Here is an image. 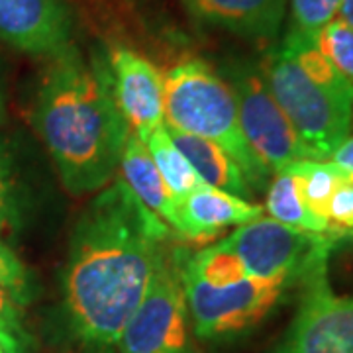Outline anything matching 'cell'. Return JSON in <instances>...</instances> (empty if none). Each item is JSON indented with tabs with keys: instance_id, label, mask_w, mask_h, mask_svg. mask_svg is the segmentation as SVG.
Listing matches in <instances>:
<instances>
[{
	"instance_id": "cell-11",
	"label": "cell",
	"mask_w": 353,
	"mask_h": 353,
	"mask_svg": "<svg viewBox=\"0 0 353 353\" xmlns=\"http://www.w3.org/2000/svg\"><path fill=\"white\" fill-rule=\"evenodd\" d=\"M106 63L116 104L130 132L145 143L163 126V75L150 59L124 46L108 51Z\"/></svg>"
},
{
	"instance_id": "cell-6",
	"label": "cell",
	"mask_w": 353,
	"mask_h": 353,
	"mask_svg": "<svg viewBox=\"0 0 353 353\" xmlns=\"http://www.w3.org/2000/svg\"><path fill=\"white\" fill-rule=\"evenodd\" d=\"M181 275L190 324L194 336L201 340L236 338L259 326L294 283L283 277H248L228 287H210L187 275L183 267Z\"/></svg>"
},
{
	"instance_id": "cell-10",
	"label": "cell",
	"mask_w": 353,
	"mask_h": 353,
	"mask_svg": "<svg viewBox=\"0 0 353 353\" xmlns=\"http://www.w3.org/2000/svg\"><path fill=\"white\" fill-rule=\"evenodd\" d=\"M75 20L67 0H0V41L53 59L73 48Z\"/></svg>"
},
{
	"instance_id": "cell-4",
	"label": "cell",
	"mask_w": 353,
	"mask_h": 353,
	"mask_svg": "<svg viewBox=\"0 0 353 353\" xmlns=\"http://www.w3.org/2000/svg\"><path fill=\"white\" fill-rule=\"evenodd\" d=\"M163 124L214 141L240 165L253 194L267 189L273 175L241 132L232 88L206 61L183 59L165 73Z\"/></svg>"
},
{
	"instance_id": "cell-7",
	"label": "cell",
	"mask_w": 353,
	"mask_h": 353,
	"mask_svg": "<svg viewBox=\"0 0 353 353\" xmlns=\"http://www.w3.org/2000/svg\"><path fill=\"white\" fill-rule=\"evenodd\" d=\"M224 81L232 88L241 132L271 175L294 161L312 159L275 101L261 65L248 59L234 61L226 69Z\"/></svg>"
},
{
	"instance_id": "cell-1",
	"label": "cell",
	"mask_w": 353,
	"mask_h": 353,
	"mask_svg": "<svg viewBox=\"0 0 353 353\" xmlns=\"http://www.w3.org/2000/svg\"><path fill=\"white\" fill-rule=\"evenodd\" d=\"M171 228L148 210L122 179L88 202L69 240L63 308L81 347H116L161 263Z\"/></svg>"
},
{
	"instance_id": "cell-3",
	"label": "cell",
	"mask_w": 353,
	"mask_h": 353,
	"mask_svg": "<svg viewBox=\"0 0 353 353\" xmlns=\"http://www.w3.org/2000/svg\"><path fill=\"white\" fill-rule=\"evenodd\" d=\"M265 81L312 159L324 161L352 134L353 87L314 39L290 28L261 61Z\"/></svg>"
},
{
	"instance_id": "cell-16",
	"label": "cell",
	"mask_w": 353,
	"mask_h": 353,
	"mask_svg": "<svg viewBox=\"0 0 353 353\" xmlns=\"http://www.w3.org/2000/svg\"><path fill=\"white\" fill-rule=\"evenodd\" d=\"M265 210L275 222L283 224V226L312 232V234H330L328 224L312 214L310 208L306 206L303 194H301L299 181L289 167L281 169L271 176V181L267 185Z\"/></svg>"
},
{
	"instance_id": "cell-29",
	"label": "cell",
	"mask_w": 353,
	"mask_h": 353,
	"mask_svg": "<svg viewBox=\"0 0 353 353\" xmlns=\"http://www.w3.org/2000/svg\"><path fill=\"white\" fill-rule=\"evenodd\" d=\"M0 353H4V350H2V345H0Z\"/></svg>"
},
{
	"instance_id": "cell-27",
	"label": "cell",
	"mask_w": 353,
	"mask_h": 353,
	"mask_svg": "<svg viewBox=\"0 0 353 353\" xmlns=\"http://www.w3.org/2000/svg\"><path fill=\"white\" fill-rule=\"evenodd\" d=\"M338 18L343 20L350 28H353V0H341Z\"/></svg>"
},
{
	"instance_id": "cell-5",
	"label": "cell",
	"mask_w": 353,
	"mask_h": 353,
	"mask_svg": "<svg viewBox=\"0 0 353 353\" xmlns=\"http://www.w3.org/2000/svg\"><path fill=\"white\" fill-rule=\"evenodd\" d=\"M181 250H167L118 341V353H201L181 275Z\"/></svg>"
},
{
	"instance_id": "cell-8",
	"label": "cell",
	"mask_w": 353,
	"mask_h": 353,
	"mask_svg": "<svg viewBox=\"0 0 353 353\" xmlns=\"http://www.w3.org/2000/svg\"><path fill=\"white\" fill-rule=\"evenodd\" d=\"M336 238L283 226L261 216L236 228L224 241L240 257L248 277L304 281L314 269L326 265Z\"/></svg>"
},
{
	"instance_id": "cell-22",
	"label": "cell",
	"mask_w": 353,
	"mask_h": 353,
	"mask_svg": "<svg viewBox=\"0 0 353 353\" xmlns=\"http://www.w3.org/2000/svg\"><path fill=\"white\" fill-rule=\"evenodd\" d=\"M341 0H290L292 28L306 36H316L340 14Z\"/></svg>"
},
{
	"instance_id": "cell-21",
	"label": "cell",
	"mask_w": 353,
	"mask_h": 353,
	"mask_svg": "<svg viewBox=\"0 0 353 353\" xmlns=\"http://www.w3.org/2000/svg\"><path fill=\"white\" fill-rule=\"evenodd\" d=\"M0 345L4 353H30L32 338L24 326L22 304L0 287Z\"/></svg>"
},
{
	"instance_id": "cell-20",
	"label": "cell",
	"mask_w": 353,
	"mask_h": 353,
	"mask_svg": "<svg viewBox=\"0 0 353 353\" xmlns=\"http://www.w3.org/2000/svg\"><path fill=\"white\" fill-rule=\"evenodd\" d=\"M314 39L316 48L322 51L341 75L350 81L353 87V28L343 20L336 18L328 26H324Z\"/></svg>"
},
{
	"instance_id": "cell-19",
	"label": "cell",
	"mask_w": 353,
	"mask_h": 353,
	"mask_svg": "<svg viewBox=\"0 0 353 353\" xmlns=\"http://www.w3.org/2000/svg\"><path fill=\"white\" fill-rule=\"evenodd\" d=\"M181 267L187 275L199 279L210 287H228L248 279L240 257L228 248L224 240L192 255L185 253Z\"/></svg>"
},
{
	"instance_id": "cell-17",
	"label": "cell",
	"mask_w": 353,
	"mask_h": 353,
	"mask_svg": "<svg viewBox=\"0 0 353 353\" xmlns=\"http://www.w3.org/2000/svg\"><path fill=\"white\" fill-rule=\"evenodd\" d=\"M148 152L152 155L153 163L157 165L159 173L165 179L167 187L176 196V201L185 199L192 190L204 187L202 179L196 175L192 165L187 161V157L179 152L173 139L169 136L165 124L153 132L150 139L145 141Z\"/></svg>"
},
{
	"instance_id": "cell-2",
	"label": "cell",
	"mask_w": 353,
	"mask_h": 353,
	"mask_svg": "<svg viewBox=\"0 0 353 353\" xmlns=\"http://www.w3.org/2000/svg\"><path fill=\"white\" fill-rule=\"evenodd\" d=\"M34 102V128L73 196L112 183L130 128L114 99L106 57L75 46L50 59Z\"/></svg>"
},
{
	"instance_id": "cell-13",
	"label": "cell",
	"mask_w": 353,
	"mask_h": 353,
	"mask_svg": "<svg viewBox=\"0 0 353 353\" xmlns=\"http://www.w3.org/2000/svg\"><path fill=\"white\" fill-rule=\"evenodd\" d=\"M201 24L240 38L271 41L277 38L287 14V0H181Z\"/></svg>"
},
{
	"instance_id": "cell-15",
	"label": "cell",
	"mask_w": 353,
	"mask_h": 353,
	"mask_svg": "<svg viewBox=\"0 0 353 353\" xmlns=\"http://www.w3.org/2000/svg\"><path fill=\"white\" fill-rule=\"evenodd\" d=\"M169 136L173 139L179 152L187 157L192 165L196 175L201 176L202 183L212 189L224 190L234 196H240L245 201H252L253 190L248 179L240 169V165L234 161V157L226 153L220 145H216L210 139L199 138L192 134L176 132L167 128Z\"/></svg>"
},
{
	"instance_id": "cell-25",
	"label": "cell",
	"mask_w": 353,
	"mask_h": 353,
	"mask_svg": "<svg viewBox=\"0 0 353 353\" xmlns=\"http://www.w3.org/2000/svg\"><path fill=\"white\" fill-rule=\"evenodd\" d=\"M326 218H328L330 234L340 236L353 232V173L350 171H345L343 181L334 190L328 202Z\"/></svg>"
},
{
	"instance_id": "cell-28",
	"label": "cell",
	"mask_w": 353,
	"mask_h": 353,
	"mask_svg": "<svg viewBox=\"0 0 353 353\" xmlns=\"http://www.w3.org/2000/svg\"><path fill=\"white\" fill-rule=\"evenodd\" d=\"M6 118V90H4V79L0 75V126Z\"/></svg>"
},
{
	"instance_id": "cell-26",
	"label": "cell",
	"mask_w": 353,
	"mask_h": 353,
	"mask_svg": "<svg viewBox=\"0 0 353 353\" xmlns=\"http://www.w3.org/2000/svg\"><path fill=\"white\" fill-rule=\"evenodd\" d=\"M330 159H332L336 165H340L341 169H345V171L353 173V134L347 136V139H345L340 148L334 152V155H332Z\"/></svg>"
},
{
	"instance_id": "cell-14",
	"label": "cell",
	"mask_w": 353,
	"mask_h": 353,
	"mask_svg": "<svg viewBox=\"0 0 353 353\" xmlns=\"http://www.w3.org/2000/svg\"><path fill=\"white\" fill-rule=\"evenodd\" d=\"M120 179L128 185L148 210L159 220H163L171 230L176 226V210L179 201L167 187L165 179L159 173L157 165L153 163L152 155L148 152V145L136 138L132 132L128 134L122 157H120Z\"/></svg>"
},
{
	"instance_id": "cell-23",
	"label": "cell",
	"mask_w": 353,
	"mask_h": 353,
	"mask_svg": "<svg viewBox=\"0 0 353 353\" xmlns=\"http://www.w3.org/2000/svg\"><path fill=\"white\" fill-rule=\"evenodd\" d=\"M18 189L14 176L12 153L0 138V236L18 226Z\"/></svg>"
},
{
	"instance_id": "cell-18",
	"label": "cell",
	"mask_w": 353,
	"mask_h": 353,
	"mask_svg": "<svg viewBox=\"0 0 353 353\" xmlns=\"http://www.w3.org/2000/svg\"><path fill=\"white\" fill-rule=\"evenodd\" d=\"M289 169L299 181L301 194L306 206L310 208V212L328 224V218H326L328 202L334 190L338 189V185L343 181L345 171L334 161H318V159L294 161L289 165Z\"/></svg>"
},
{
	"instance_id": "cell-12",
	"label": "cell",
	"mask_w": 353,
	"mask_h": 353,
	"mask_svg": "<svg viewBox=\"0 0 353 353\" xmlns=\"http://www.w3.org/2000/svg\"><path fill=\"white\" fill-rule=\"evenodd\" d=\"M263 206L204 185L179 201L175 232L192 241H206L226 228H240L263 216Z\"/></svg>"
},
{
	"instance_id": "cell-9",
	"label": "cell",
	"mask_w": 353,
	"mask_h": 353,
	"mask_svg": "<svg viewBox=\"0 0 353 353\" xmlns=\"http://www.w3.org/2000/svg\"><path fill=\"white\" fill-rule=\"evenodd\" d=\"M303 283L299 310L273 353H353V296L332 290L326 265Z\"/></svg>"
},
{
	"instance_id": "cell-24",
	"label": "cell",
	"mask_w": 353,
	"mask_h": 353,
	"mask_svg": "<svg viewBox=\"0 0 353 353\" xmlns=\"http://www.w3.org/2000/svg\"><path fill=\"white\" fill-rule=\"evenodd\" d=\"M0 287L8 290L22 306L34 299V281L30 271L2 240H0Z\"/></svg>"
}]
</instances>
